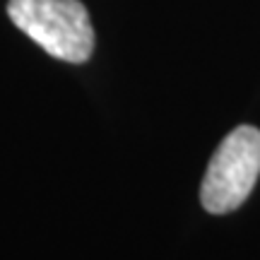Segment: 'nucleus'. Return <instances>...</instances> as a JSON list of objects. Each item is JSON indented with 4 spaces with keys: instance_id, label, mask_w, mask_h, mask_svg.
<instances>
[{
    "instance_id": "f03ea898",
    "label": "nucleus",
    "mask_w": 260,
    "mask_h": 260,
    "mask_svg": "<svg viewBox=\"0 0 260 260\" xmlns=\"http://www.w3.org/2000/svg\"><path fill=\"white\" fill-rule=\"evenodd\" d=\"M260 174V130L239 125L214 149L200 186V203L207 212L226 214L241 207Z\"/></svg>"
},
{
    "instance_id": "f257e3e1",
    "label": "nucleus",
    "mask_w": 260,
    "mask_h": 260,
    "mask_svg": "<svg viewBox=\"0 0 260 260\" xmlns=\"http://www.w3.org/2000/svg\"><path fill=\"white\" fill-rule=\"evenodd\" d=\"M8 15L48 56L65 63H84L92 56L94 29L80 0H10Z\"/></svg>"
}]
</instances>
